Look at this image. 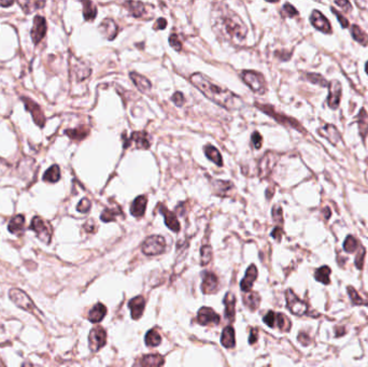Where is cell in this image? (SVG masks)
I'll list each match as a JSON object with an SVG mask.
<instances>
[{
  "label": "cell",
  "instance_id": "1f68e13d",
  "mask_svg": "<svg viewBox=\"0 0 368 367\" xmlns=\"http://www.w3.org/2000/svg\"><path fill=\"white\" fill-rule=\"evenodd\" d=\"M331 268L328 266H322L318 269L315 274V278L317 281L324 283V284H328L329 282V276H331Z\"/></svg>",
  "mask_w": 368,
  "mask_h": 367
},
{
  "label": "cell",
  "instance_id": "30bf717a",
  "mask_svg": "<svg viewBox=\"0 0 368 367\" xmlns=\"http://www.w3.org/2000/svg\"><path fill=\"white\" fill-rule=\"evenodd\" d=\"M328 89H329V96L327 99V104L329 108H332V109H337L340 99H342V93H343L342 84H340L337 80H333L331 81V83L328 84Z\"/></svg>",
  "mask_w": 368,
  "mask_h": 367
},
{
  "label": "cell",
  "instance_id": "83f0119b",
  "mask_svg": "<svg viewBox=\"0 0 368 367\" xmlns=\"http://www.w3.org/2000/svg\"><path fill=\"white\" fill-rule=\"evenodd\" d=\"M261 303V298L255 292H249L243 296V304H245L250 310H256Z\"/></svg>",
  "mask_w": 368,
  "mask_h": 367
},
{
  "label": "cell",
  "instance_id": "d6986e66",
  "mask_svg": "<svg viewBox=\"0 0 368 367\" xmlns=\"http://www.w3.org/2000/svg\"><path fill=\"white\" fill-rule=\"evenodd\" d=\"M135 141V143H136V147L138 149H143V150H147L150 148V141L148 139V136L147 134L143 133V132H136V133H133L132 134V137L127 139L125 138V143H124V148H128L129 145V142L131 141Z\"/></svg>",
  "mask_w": 368,
  "mask_h": 367
},
{
  "label": "cell",
  "instance_id": "e575fe53",
  "mask_svg": "<svg viewBox=\"0 0 368 367\" xmlns=\"http://www.w3.org/2000/svg\"><path fill=\"white\" fill-rule=\"evenodd\" d=\"M97 15V9L92 1L83 2V16L86 21H93Z\"/></svg>",
  "mask_w": 368,
  "mask_h": 367
},
{
  "label": "cell",
  "instance_id": "c3c4849f",
  "mask_svg": "<svg viewBox=\"0 0 368 367\" xmlns=\"http://www.w3.org/2000/svg\"><path fill=\"white\" fill-rule=\"evenodd\" d=\"M169 43L170 46L175 48L176 51L180 52L182 50V45H181V41L179 40V38H178V36L176 34H172L170 37H169Z\"/></svg>",
  "mask_w": 368,
  "mask_h": 367
},
{
  "label": "cell",
  "instance_id": "6da1fadb",
  "mask_svg": "<svg viewBox=\"0 0 368 367\" xmlns=\"http://www.w3.org/2000/svg\"><path fill=\"white\" fill-rule=\"evenodd\" d=\"M191 82L209 98L211 101L225 108L227 110H236L241 107V100L230 90L222 88L211 82L202 73H194L191 75Z\"/></svg>",
  "mask_w": 368,
  "mask_h": 367
},
{
  "label": "cell",
  "instance_id": "8fae6325",
  "mask_svg": "<svg viewBox=\"0 0 368 367\" xmlns=\"http://www.w3.org/2000/svg\"><path fill=\"white\" fill-rule=\"evenodd\" d=\"M310 23L315 28L322 32H325V34H331L332 32L331 23H329V21L320 12V11H313L310 15Z\"/></svg>",
  "mask_w": 368,
  "mask_h": 367
},
{
  "label": "cell",
  "instance_id": "f546056e",
  "mask_svg": "<svg viewBox=\"0 0 368 367\" xmlns=\"http://www.w3.org/2000/svg\"><path fill=\"white\" fill-rule=\"evenodd\" d=\"M205 153L207 155V158L213 161L215 165L222 166L223 165V160H222V156L219 152V150H216L212 145H206L205 148Z\"/></svg>",
  "mask_w": 368,
  "mask_h": 367
},
{
  "label": "cell",
  "instance_id": "ee69618b",
  "mask_svg": "<svg viewBox=\"0 0 368 367\" xmlns=\"http://www.w3.org/2000/svg\"><path fill=\"white\" fill-rule=\"evenodd\" d=\"M308 77V80L310 81V82L315 83V84H318L320 86H323V88H325V86L328 84L325 80H324L322 78V75L320 74H317V73H309L307 75Z\"/></svg>",
  "mask_w": 368,
  "mask_h": 367
},
{
  "label": "cell",
  "instance_id": "11a10c76",
  "mask_svg": "<svg viewBox=\"0 0 368 367\" xmlns=\"http://www.w3.org/2000/svg\"><path fill=\"white\" fill-rule=\"evenodd\" d=\"M299 341L302 344H304V346H307V344H310V337H309V335H308V334H306V333H300L299 335Z\"/></svg>",
  "mask_w": 368,
  "mask_h": 367
},
{
  "label": "cell",
  "instance_id": "7402d4cb",
  "mask_svg": "<svg viewBox=\"0 0 368 367\" xmlns=\"http://www.w3.org/2000/svg\"><path fill=\"white\" fill-rule=\"evenodd\" d=\"M129 75H131L132 81L135 83V85L137 86V89L141 92V93H144V94L150 93L151 88H152V84H151V82L147 78L137 72H131Z\"/></svg>",
  "mask_w": 368,
  "mask_h": 367
},
{
  "label": "cell",
  "instance_id": "db71d44e",
  "mask_svg": "<svg viewBox=\"0 0 368 367\" xmlns=\"http://www.w3.org/2000/svg\"><path fill=\"white\" fill-rule=\"evenodd\" d=\"M332 11H333V13L337 16V19H338V21H339V23L342 24V26L345 27V28H347V27L349 26V21H348L347 19H345L344 15L340 14L337 10L332 9Z\"/></svg>",
  "mask_w": 368,
  "mask_h": 367
},
{
  "label": "cell",
  "instance_id": "f6af8a7d",
  "mask_svg": "<svg viewBox=\"0 0 368 367\" xmlns=\"http://www.w3.org/2000/svg\"><path fill=\"white\" fill-rule=\"evenodd\" d=\"M264 322L270 327H274L277 322V314H275L274 311L267 312V315L264 317Z\"/></svg>",
  "mask_w": 368,
  "mask_h": 367
},
{
  "label": "cell",
  "instance_id": "e0dca14e",
  "mask_svg": "<svg viewBox=\"0 0 368 367\" xmlns=\"http://www.w3.org/2000/svg\"><path fill=\"white\" fill-rule=\"evenodd\" d=\"M257 278V268L255 265H250L246 272V276L240 282V288L243 292H250L253 283Z\"/></svg>",
  "mask_w": 368,
  "mask_h": 367
},
{
  "label": "cell",
  "instance_id": "7dc6e473",
  "mask_svg": "<svg viewBox=\"0 0 368 367\" xmlns=\"http://www.w3.org/2000/svg\"><path fill=\"white\" fill-rule=\"evenodd\" d=\"M273 218L275 220V222H277L279 224L283 223V217H282V209H281L280 206H275L273 209Z\"/></svg>",
  "mask_w": 368,
  "mask_h": 367
},
{
  "label": "cell",
  "instance_id": "5b68a950",
  "mask_svg": "<svg viewBox=\"0 0 368 367\" xmlns=\"http://www.w3.org/2000/svg\"><path fill=\"white\" fill-rule=\"evenodd\" d=\"M30 229H32L37 234V237L45 244L48 245L52 238V229L46 220L40 217H34L31 220Z\"/></svg>",
  "mask_w": 368,
  "mask_h": 367
},
{
  "label": "cell",
  "instance_id": "bcb514c9",
  "mask_svg": "<svg viewBox=\"0 0 368 367\" xmlns=\"http://www.w3.org/2000/svg\"><path fill=\"white\" fill-rule=\"evenodd\" d=\"M77 209H78V211L81 212V213H86V212H89V211H90V209H91V202H90V199H88V198H83L82 201H81V202L78 204Z\"/></svg>",
  "mask_w": 368,
  "mask_h": 367
},
{
  "label": "cell",
  "instance_id": "d6a6232c",
  "mask_svg": "<svg viewBox=\"0 0 368 367\" xmlns=\"http://www.w3.org/2000/svg\"><path fill=\"white\" fill-rule=\"evenodd\" d=\"M89 132L90 131H89L88 127L82 126V127H79V128H75V129H68V131H66L65 133H66L68 136L73 140H82L86 136H88Z\"/></svg>",
  "mask_w": 368,
  "mask_h": 367
},
{
  "label": "cell",
  "instance_id": "8992f818",
  "mask_svg": "<svg viewBox=\"0 0 368 367\" xmlns=\"http://www.w3.org/2000/svg\"><path fill=\"white\" fill-rule=\"evenodd\" d=\"M142 252L145 255H158L166 249V241L161 236H150L142 244Z\"/></svg>",
  "mask_w": 368,
  "mask_h": 367
},
{
  "label": "cell",
  "instance_id": "680465c9",
  "mask_svg": "<svg viewBox=\"0 0 368 367\" xmlns=\"http://www.w3.org/2000/svg\"><path fill=\"white\" fill-rule=\"evenodd\" d=\"M84 229H85L86 231H89V233H94V231L96 230L95 223L92 220L88 221V222H86L85 225H84Z\"/></svg>",
  "mask_w": 368,
  "mask_h": 367
},
{
  "label": "cell",
  "instance_id": "9f6ffc18",
  "mask_svg": "<svg viewBox=\"0 0 368 367\" xmlns=\"http://www.w3.org/2000/svg\"><path fill=\"white\" fill-rule=\"evenodd\" d=\"M282 234H283L282 229L279 228V226H277V228H275V229L273 230L272 236L274 237V238H275L276 240L280 241V240H281V237H282Z\"/></svg>",
  "mask_w": 368,
  "mask_h": 367
},
{
  "label": "cell",
  "instance_id": "4fadbf2b",
  "mask_svg": "<svg viewBox=\"0 0 368 367\" xmlns=\"http://www.w3.org/2000/svg\"><path fill=\"white\" fill-rule=\"evenodd\" d=\"M219 289V279L213 273L205 272L203 274L202 290L205 294H213Z\"/></svg>",
  "mask_w": 368,
  "mask_h": 367
},
{
  "label": "cell",
  "instance_id": "be15d7a7",
  "mask_svg": "<svg viewBox=\"0 0 368 367\" xmlns=\"http://www.w3.org/2000/svg\"><path fill=\"white\" fill-rule=\"evenodd\" d=\"M365 68H366V72L368 73V62L366 63V66H365Z\"/></svg>",
  "mask_w": 368,
  "mask_h": 367
},
{
  "label": "cell",
  "instance_id": "816d5d0a",
  "mask_svg": "<svg viewBox=\"0 0 368 367\" xmlns=\"http://www.w3.org/2000/svg\"><path fill=\"white\" fill-rule=\"evenodd\" d=\"M364 257H365V250L362 249V251L360 250V252L358 253V255H356V257H355V266L358 267L359 269L363 268Z\"/></svg>",
  "mask_w": 368,
  "mask_h": 367
},
{
  "label": "cell",
  "instance_id": "6f0895ef",
  "mask_svg": "<svg viewBox=\"0 0 368 367\" xmlns=\"http://www.w3.org/2000/svg\"><path fill=\"white\" fill-rule=\"evenodd\" d=\"M166 26H167V21L165 19H163V18H161L155 23L154 28L155 29H165Z\"/></svg>",
  "mask_w": 368,
  "mask_h": 367
},
{
  "label": "cell",
  "instance_id": "9a60e30c",
  "mask_svg": "<svg viewBox=\"0 0 368 367\" xmlns=\"http://www.w3.org/2000/svg\"><path fill=\"white\" fill-rule=\"evenodd\" d=\"M164 359L160 354H148L139 358L134 367H161Z\"/></svg>",
  "mask_w": 368,
  "mask_h": 367
},
{
  "label": "cell",
  "instance_id": "91938a15",
  "mask_svg": "<svg viewBox=\"0 0 368 367\" xmlns=\"http://www.w3.org/2000/svg\"><path fill=\"white\" fill-rule=\"evenodd\" d=\"M256 341H257V330H255V328H254V330H252L251 333H250V337H249V343H250L252 344H255Z\"/></svg>",
  "mask_w": 368,
  "mask_h": 367
},
{
  "label": "cell",
  "instance_id": "60d3db41",
  "mask_svg": "<svg viewBox=\"0 0 368 367\" xmlns=\"http://www.w3.org/2000/svg\"><path fill=\"white\" fill-rule=\"evenodd\" d=\"M358 248H359V242L353 236H348L347 238H345V244H344V249L345 252L352 253L358 249Z\"/></svg>",
  "mask_w": 368,
  "mask_h": 367
},
{
  "label": "cell",
  "instance_id": "94428289",
  "mask_svg": "<svg viewBox=\"0 0 368 367\" xmlns=\"http://www.w3.org/2000/svg\"><path fill=\"white\" fill-rule=\"evenodd\" d=\"M323 214L325 219H329V217H331V210H329L328 207H326V209L323 210Z\"/></svg>",
  "mask_w": 368,
  "mask_h": 367
},
{
  "label": "cell",
  "instance_id": "cb8c5ba5",
  "mask_svg": "<svg viewBox=\"0 0 368 367\" xmlns=\"http://www.w3.org/2000/svg\"><path fill=\"white\" fill-rule=\"evenodd\" d=\"M147 203H148V199L144 195L138 196L132 204L131 213L136 218L142 217L145 212V208H147Z\"/></svg>",
  "mask_w": 368,
  "mask_h": 367
},
{
  "label": "cell",
  "instance_id": "7a4b0ae2",
  "mask_svg": "<svg viewBox=\"0 0 368 367\" xmlns=\"http://www.w3.org/2000/svg\"><path fill=\"white\" fill-rule=\"evenodd\" d=\"M214 26L219 28L218 32L220 35H223L227 40L236 45H240L247 37L248 28L246 24L229 8L220 11Z\"/></svg>",
  "mask_w": 368,
  "mask_h": 367
},
{
  "label": "cell",
  "instance_id": "4316f807",
  "mask_svg": "<svg viewBox=\"0 0 368 367\" xmlns=\"http://www.w3.org/2000/svg\"><path fill=\"white\" fill-rule=\"evenodd\" d=\"M24 224H25V218L23 214H19L15 215L14 218L11 219L10 223H9V230L10 233L12 234H19L22 230L24 229Z\"/></svg>",
  "mask_w": 368,
  "mask_h": 367
},
{
  "label": "cell",
  "instance_id": "2e32d148",
  "mask_svg": "<svg viewBox=\"0 0 368 367\" xmlns=\"http://www.w3.org/2000/svg\"><path fill=\"white\" fill-rule=\"evenodd\" d=\"M277 161V156L273 153H266L264 158L262 159L261 163H259V177L266 178L270 172H272L273 168Z\"/></svg>",
  "mask_w": 368,
  "mask_h": 367
},
{
  "label": "cell",
  "instance_id": "681fc988",
  "mask_svg": "<svg viewBox=\"0 0 368 367\" xmlns=\"http://www.w3.org/2000/svg\"><path fill=\"white\" fill-rule=\"evenodd\" d=\"M251 141H252V144L254 145V148L257 149V150L261 149L262 143H263V138H262L261 135H259L257 132H254L252 134Z\"/></svg>",
  "mask_w": 368,
  "mask_h": 367
},
{
  "label": "cell",
  "instance_id": "f907efd6",
  "mask_svg": "<svg viewBox=\"0 0 368 367\" xmlns=\"http://www.w3.org/2000/svg\"><path fill=\"white\" fill-rule=\"evenodd\" d=\"M171 100L174 101L178 107L183 106L184 105V101H185V99H184V96H183V94L181 93V92H176V93L174 95H172Z\"/></svg>",
  "mask_w": 368,
  "mask_h": 367
},
{
  "label": "cell",
  "instance_id": "f1b7e54d",
  "mask_svg": "<svg viewBox=\"0 0 368 367\" xmlns=\"http://www.w3.org/2000/svg\"><path fill=\"white\" fill-rule=\"evenodd\" d=\"M125 5L129 10V12L133 14L135 18H141L145 13V7L142 2L140 1H129L125 2Z\"/></svg>",
  "mask_w": 368,
  "mask_h": 367
},
{
  "label": "cell",
  "instance_id": "74e56055",
  "mask_svg": "<svg viewBox=\"0 0 368 367\" xmlns=\"http://www.w3.org/2000/svg\"><path fill=\"white\" fill-rule=\"evenodd\" d=\"M19 4L21 5L22 8H23V10L25 11L26 13H31L34 10L40 9L41 7H43V5H45V2H41V1H25V2H22V1H19Z\"/></svg>",
  "mask_w": 368,
  "mask_h": 367
},
{
  "label": "cell",
  "instance_id": "ffe728a7",
  "mask_svg": "<svg viewBox=\"0 0 368 367\" xmlns=\"http://www.w3.org/2000/svg\"><path fill=\"white\" fill-rule=\"evenodd\" d=\"M100 31L104 34L108 39L113 40L117 36L118 32V26L116 23L112 19H105L101 22V24L99 26Z\"/></svg>",
  "mask_w": 368,
  "mask_h": 367
},
{
  "label": "cell",
  "instance_id": "44dd1931",
  "mask_svg": "<svg viewBox=\"0 0 368 367\" xmlns=\"http://www.w3.org/2000/svg\"><path fill=\"white\" fill-rule=\"evenodd\" d=\"M225 318L230 322H234L236 315V298L231 293H227L224 298Z\"/></svg>",
  "mask_w": 368,
  "mask_h": 367
},
{
  "label": "cell",
  "instance_id": "f35d334b",
  "mask_svg": "<svg viewBox=\"0 0 368 367\" xmlns=\"http://www.w3.org/2000/svg\"><path fill=\"white\" fill-rule=\"evenodd\" d=\"M121 212L117 211L116 209H110V208H106L104 211H102L101 215H100V219L101 221H104V222H112V221H115L116 215L120 214Z\"/></svg>",
  "mask_w": 368,
  "mask_h": 367
},
{
  "label": "cell",
  "instance_id": "836d02e7",
  "mask_svg": "<svg viewBox=\"0 0 368 367\" xmlns=\"http://www.w3.org/2000/svg\"><path fill=\"white\" fill-rule=\"evenodd\" d=\"M144 339H145V344L149 347H158L161 341L160 333L156 330L149 331L147 333V335H145Z\"/></svg>",
  "mask_w": 368,
  "mask_h": 367
},
{
  "label": "cell",
  "instance_id": "9c48e42d",
  "mask_svg": "<svg viewBox=\"0 0 368 367\" xmlns=\"http://www.w3.org/2000/svg\"><path fill=\"white\" fill-rule=\"evenodd\" d=\"M46 21L41 15H37L34 19V27L30 31L31 39L35 45H38L46 36Z\"/></svg>",
  "mask_w": 368,
  "mask_h": 367
},
{
  "label": "cell",
  "instance_id": "ba28073f",
  "mask_svg": "<svg viewBox=\"0 0 368 367\" xmlns=\"http://www.w3.org/2000/svg\"><path fill=\"white\" fill-rule=\"evenodd\" d=\"M107 344V332L101 326H95L92 328L89 335V344L90 349L93 352L98 351L99 349L105 346Z\"/></svg>",
  "mask_w": 368,
  "mask_h": 367
},
{
  "label": "cell",
  "instance_id": "277c9868",
  "mask_svg": "<svg viewBox=\"0 0 368 367\" xmlns=\"http://www.w3.org/2000/svg\"><path fill=\"white\" fill-rule=\"evenodd\" d=\"M243 82L253 91L254 93L262 95L266 92V81H265L263 74L252 70H245L241 73Z\"/></svg>",
  "mask_w": 368,
  "mask_h": 367
},
{
  "label": "cell",
  "instance_id": "5bb4252c",
  "mask_svg": "<svg viewBox=\"0 0 368 367\" xmlns=\"http://www.w3.org/2000/svg\"><path fill=\"white\" fill-rule=\"evenodd\" d=\"M23 100L25 102L26 109L30 111L32 117H34L35 123L37 124V125H39V126L42 127L46 124V116H45V115H43V112L40 109V107L38 106L35 101H32L29 98H23Z\"/></svg>",
  "mask_w": 368,
  "mask_h": 367
},
{
  "label": "cell",
  "instance_id": "d4e9b609",
  "mask_svg": "<svg viewBox=\"0 0 368 367\" xmlns=\"http://www.w3.org/2000/svg\"><path fill=\"white\" fill-rule=\"evenodd\" d=\"M221 343L227 349H232L235 347V344H236L235 331L231 326H226L224 328L221 336Z\"/></svg>",
  "mask_w": 368,
  "mask_h": 367
},
{
  "label": "cell",
  "instance_id": "52a82bcc",
  "mask_svg": "<svg viewBox=\"0 0 368 367\" xmlns=\"http://www.w3.org/2000/svg\"><path fill=\"white\" fill-rule=\"evenodd\" d=\"M285 298L286 304H288V308L293 315L296 316H304L308 312V305L299 299L295 293L292 290H288L285 292Z\"/></svg>",
  "mask_w": 368,
  "mask_h": 367
},
{
  "label": "cell",
  "instance_id": "f5cc1de1",
  "mask_svg": "<svg viewBox=\"0 0 368 367\" xmlns=\"http://www.w3.org/2000/svg\"><path fill=\"white\" fill-rule=\"evenodd\" d=\"M283 11H284V12L286 14H288V16H290V18H293V16L299 14V12H297V10L293 7V5L290 4V3H285L284 4Z\"/></svg>",
  "mask_w": 368,
  "mask_h": 367
},
{
  "label": "cell",
  "instance_id": "d590c367",
  "mask_svg": "<svg viewBox=\"0 0 368 367\" xmlns=\"http://www.w3.org/2000/svg\"><path fill=\"white\" fill-rule=\"evenodd\" d=\"M351 34H352L353 39L355 41L360 42L361 45L367 46L368 45V36L365 34V32L362 30L359 26L353 25L352 28H351Z\"/></svg>",
  "mask_w": 368,
  "mask_h": 367
},
{
  "label": "cell",
  "instance_id": "603a6c76",
  "mask_svg": "<svg viewBox=\"0 0 368 367\" xmlns=\"http://www.w3.org/2000/svg\"><path fill=\"white\" fill-rule=\"evenodd\" d=\"M161 213L164 215L165 219V224L168 226V229H170L172 231H179L180 230V223L178 221L176 214L174 212L169 211L168 209L161 207L160 208Z\"/></svg>",
  "mask_w": 368,
  "mask_h": 367
},
{
  "label": "cell",
  "instance_id": "ac0fdd59",
  "mask_svg": "<svg viewBox=\"0 0 368 367\" xmlns=\"http://www.w3.org/2000/svg\"><path fill=\"white\" fill-rule=\"evenodd\" d=\"M128 307L131 309V315L134 320H138L141 318L144 307H145V300L142 296H136L133 299L129 300Z\"/></svg>",
  "mask_w": 368,
  "mask_h": 367
},
{
  "label": "cell",
  "instance_id": "b9f144b4",
  "mask_svg": "<svg viewBox=\"0 0 368 367\" xmlns=\"http://www.w3.org/2000/svg\"><path fill=\"white\" fill-rule=\"evenodd\" d=\"M360 132L362 134V136L366 137V135L368 133V117L365 110H362L360 113Z\"/></svg>",
  "mask_w": 368,
  "mask_h": 367
},
{
  "label": "cell",
  "instance_id": "7bdbcfd3",
  "mask_svg": "<svg viewBox=\"0 0 368 367\" xmlns=\"http://www.w3.org/2000/svg\"><path fill=\"white\" fill-rule=\"evenodd\" d=\"M324 131H325V136L328 140H331V141L333 143H336L338 141L339 139V134L337 132V129L335 128L334 126L332 125H327L325 126V128H324Z\"/></svg>",
  "mask_w": 368,
  "mask_h": 367
},
{
  "label": "cell",
  "instance_id": "7c38bea8",
  "mask_svg": "<svg viewBox=\"0 0 368 367\" xmlns=\"http://www.w3.org/2000/svg\"><path fill=\"white\" fill-rule=\"evenodd\" d=\"M197 321L202 325H209V324H219L220 317L215 314L213 309L209 307H203L198 310L197 314Z\"/></svg>",
  "mask_w": 368,
  "mask_h": 367
},
{
  "label": "cell",
  "instance_id": "6125c7cd",
  "mask_svg": "<svg viewBox=\"0 0 368 367\" xmlns=\"http://www.w3.org/2000/svg\"><path fill=\"white\" fill-rule=\"evenodd\" d=\"M14 2L13 1H9V2H2V1H0V5H1V7H10V5H12Z\"/></svg>",
  "mask_w": 368,
  "mask_h": 367
},
{
  "label": "cell",
  "instance_id": "ab89813d",
  "mask_svg": "<svg viewBox=\"0 0 368 367\" xmlns=\"http://www.w3.org/2000/svg\"><path fill=\"white\" fill-rule=\"evenodd\" d=\"M211 258H212V250L209 246H204L200 250V261H202V265L206 266L210 263Z\"/></svg>",
  "mask_w": 368,
  "mask_h": 367
},
{
  "label": "cell",
  "instance_id": "8d00e7d4",
  "mask_svg": "<svg viewBox=\"0 0 368 367\" xmlns=\"http://www.w3.org/2000/svg\"><path fill=\"white\" fill-rule=\"evenodd\" d=\"M276 324L278 325L281 332H289L292 326L290 319L283 314H277V322H276Z\"/></svg>",
  "mask_w": 368,
  "mask_h": 367
},
{
  "label": "cell",
  "instance_id": "4dcf8cb0",
  "mask_svg": "<svg viewBox=\"0 0 368 367\" xmlns=\"http://www.w3.org/2000/svg\"><path fill=\"white\" fill-rule=\"evenodd\" d=\"M59 179H61V170H59V167L57 165H53L52 167H50L46 171L45 176H43V180L50 183H55Z\"/></svg>",
  "mask_w": 368,
  "mask_h": 367
},
{
  "label": "cell",
  "instance_id": "484cf974",
  "mask_svg": "<svg viewBox=\"0 0 368 367\" xmlns=\"http://www.w3.org/2000/svg\"><path fill=\"white\" fill-rule=\"evenodd\" d=\"M106 315H107L106 306L98 303L91 309L89 314V320L92 323H99L102 319H104Z\"/></svg>",
  "mask_w": 368,
  "mask_h": 367
},
{
  "label": "cell",
  "instance_id": "3957f363",
  "mask_svg": "<svg viewBox=\"0 0 368 367\" xmlns=\"http://www.w3.org/2000/svg\"><path fill=\"white\" fill-rule=\"evenodd\" d=\"M9 296L10 299L12 300L16 306L20 307L21 309L30 312L32 315H40V312L37 309L34 301L30 299L29 296L27 295L24 291H22L20 289H11L9 292Z\"/></svg>",
  "mask_w": 368,
  "mask_h": 367
}]
</instances>
